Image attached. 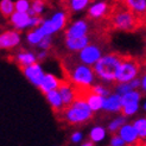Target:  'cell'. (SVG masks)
I'll list each match as a JSON object with an SVG mask.
<instances>
[{
  "instance_id": "cell-1",
  "label": "cell",
  "mask_w": 146,
  "mask_h": 146,
  "mask_svg": "<svg viewBox=\"0 0 146 146\" xmlns=\"http://www.w3.org/2000/svg\"><path fill=\"white\" fill-rule=\"evenodd\" d=\"M111 4L112 6L109 14L104 20L106 31L112 29L123 32H135L144 26L143 20L131 11L122 0H116Z\"/></svg>"
},
{
  "instance_id": "cell-2",
  "label": "cell",
  "mask_w": 146,
  "mask_h": 146,
  "mask_svg": "<svg viewBox=\"0 0 146 146\" xmlns=\"http://www.w3.org/2000/svg\"><path fill=\"white\" fill-rule=\"evenodd\" d=\"M61 64L63 74L65 76L64 78L70 81L72 84L78 87L94 86L96 75L93 70V67L77 62L72 56V54L62 60Z\"/></svg>"
},
{
  "instance_id": "cell-3",
  "label": "cell",
  "mask_w": 146,
  "mask_h": 146,
  "mask_svg": "<svg viewBox=\"0 0 146 146\" xmlns=\"http://www.w3.org/2000/svg\"><path fill=\"white\" fill-rule=\"evenodd\" d=\"M125 54L119 51H109L93 65L95 75L105 82H116V74Z\"/></svg>"
},
{
  "instance_id": "cell-4",
  "label": "cell",
  "mask_w": 146,
  "mask_h": 146,
  "mask_svg": "<svg viewBox=\"0 0 146 146\" xmlns=\"http://www.w3.org/2000/svg\"><path fill=\"white\" fill-rule=\"evenodd\" d=\"M108 45H109V38L108 35H106L100 39L84 46L80 51H76L75 54H72V56H74V58L77 62L82 64L94 65L105 54L109 52Z\"/></svg>"
},
{
  "instance_id": "cell-5",
  "label": "cell",
  "mask_w": 146,
  "mask_h": 146,
  "mask_svg": "<svg viewBox=\"0 0 146 146\" xmlns=\"http://www.w3.org/2000/svg\"><path fill=\"white\" fill-rule=\"evenodd\" d=\"M93 111L86 100L77 99L70 106L64 107L60 113V119L69 125H82L93 118Z\"/></svg>"
},
{
  "instance_id": "cell-6",
  "label": "cell",
  "mask_w": 146,
  "mask_h": 146,
  "mask_svg": "<svg viewBox=\"0 0 146 146\" xmlns=\"http://www.w3.org/2000/svg\"><path fill=\"white\" fill-rule=\"evenodd\" d=\"M145 64L146 61L143 58L125 54L120 64V68L118 70V74H116V83H127L137 78V76L145 68Z\"/></svg>"
},
{
  "instance_id": "cell-7",
  "label": "cell",
  "mask_w": 146,
  "mask_h": 146,
  "mask_svg": "<svg viewBox=\"0 0 146 146\" xmlns=\"http://www.w3.org/2000/svg\"><path fill=\"white\" fill-rule=\"evenodd\" d=\"M68 23V13L58 12L50 20H45L38 29L44 36H51L54 32L60 31Z\"/></svg>"
},
{
  "instance_id": "cell-8",
  "label": "cell",
  "mask_w": 146,
  "mask_h": 146,
  "mask_svg": "<svg viewBox=\"0 0 146 146\" xmlns=\"http://www.w3.org/2000/svg\"><path fill=\"white\" fill-rule=\"evenodd\" d=\"M93 31L90 29L89 21L87 20H77L72 23L67 30H65V39H75V38H81L83 36H87Z\"/></svg>"
},
{
  "instance_id": "cell-9",
  "label": "cell",
  "mask_w": 146,
  "mask_h": 146,
  "mask_svg": "<svg viewBox=\"0 0 146 146\" xmlns=\"http://www.w3.org/2000/svg\"><path fill=\"white\" fill-rule=\"evenodd\" d=\"M58 93L61 94V98L63 101V105L64 107H68L70 106L72 102L75 101V88H74V84H72L70 81L68 80H61L60 86L57 88Z\"/></svg>"
},
{
  "instance_id": "cell-10",
  "label": "cell",
  "mask_w": 146,
  "mask_h": 146,
  "mask_svg": "<svg viewBox=\"0 0 146 146\" xmlns=\"http://www.w3.org/2000/svg\"><path fill=\"white\" fill-rule=\"evenodd\" d=\"M111 6L112 4L107 1H101L93 5L88 10V18L90 20H105L109 14Z\"/></svg>"
},
{
  "instance_id": "cell-11",
  "label": "cell",
  "mask_w": 146,
  "mask_h": 146,
  "mask_svg": "<svg viewBox=\"0 0 146 146\" xmlns=\"http://www.w3.org/2000/svg\"><path fill=\"white\" fill-rule=\"evenodd\" d=\"M23 74L25 75V77L30 81L32 84L39 87L42 81H43V77H44V72H43V69L40 68V65L38 63H35L30 67H26L24 69L20 70Z\"/></svg>"
},
{
  "instance_id": "cell-12",
  "label": "cell",
  "mask_w": 146,
  "mask_h": 146,
  "mask_svg": "<svg viewBox=\"0 0 146 146\" xmlns=\"http://www.w3.org/2000/svg\"><path fill=\"white\" fill-rule=\"evenodd\" d=\"M119 135L122 138L125 143L127 144V146H137L138 143H139V137H138V133L137 131L132 125H129V123H125L123 126H121V128L118 131Z\"/></svg>"
},
{
  "instance_id": "cell-13",
  "label": "cell",
  "mask_w": 146,
  "mask_h": 146,
  "mask_svg": "<svg viewBox=\"0 0 146 146\" xmlns=\"http://www.w3.org/2000/svg\"><path fill=\"white\" fill-rule=\"evenodd\" d=\"M20 43V36L17 31H5L0 35V49H13Z\"/></svg>"
},
{
  "instance_id": "cell-14",
  "label": "cell",
  "mask_w": 146,
  "mask_h": 146,
  "mask_svg": "<svg viewBox=\"0 0 146 146\" xmlns=\"http://www.w3.org/2000/svg\"><path fill=\"white\" fill-rule=\"evenodd\" d=\"M128 9L146 23V0H122Z\"/></svg>"
},
{
  "instance_id": "cell-15",
  "label": "cell",
  "mask_w": 146,
  "mask_h": 146,
  "mask_svg": "<svg viewBox=\"0 0 146 146\" xmlns=\"http://www.w3.org/2000/svg\"><path fill=\"white\" fill-rule=\"evenodd\" d=\"M10 20H11V24L16 27L18 31H20V30H23V29L30 26L31 16L27 12H18V11H16L11 16Z\"/></svg>"
},
{
  "instance_id": "cell-16",
  "label": "cell",
  "mask_w": 146,
  "mask_h": 146,
  "mask_svg": "<svg viewBox=\"0 0 146 146\" xmlns=\"http://www.w3.org/2000/svg\"><path fill=\"white\" fill-rule=\"evenodd\" d=\"M45 98H46L48 102L50 104V106L52 107L54 113L55 114H60L62 112V109L64 108V105H63L61 94L58 93V90L55 89V90H51V92L46 93L45 94Z\"/></svg>"
},
{
  "instance_id": "cell-17",
  "label": "cell",
  "mask_w": 146,
  "mask_h": 146,
  "mask_svg": "<svg viewBox=\"0 0 146 146\" xmlns=\"http://www.w3.org/2000/svg\"><path fill=\"white\" fill-rule=\"evenodd\" d=\"M60 82L61 80L57 78L56 76L51 75V74H45L44 77H43V81L40 83V86L38 88L40 89V92L43 94H46L51 90H55L58 88V86H60Z\"/></svg>"
},
{
  "instance_id": "cell-18",
  "label": "cell",
  "mask_w": 146,
  "mask_h": 146,
  "mask_svg": "<svg viewBox=\"0 0 146 146\" xmlns=\"http://www.w3.org/2000/svg\"><path fill=\"white\" fill-rule=\"evenodd\" d=\"M121 95L116 94H112L108 98H105V102H104V108L107 112H120L121 111Z\"/></svg>"
},
{
  "instance_id": "cell-19",
  "label": "cell",
  "mask_w": 146,
  "mask_h": 146,
  "mask_svg": "<svg viewBox=\"0 0 146 146\" xmlns=\"http://www.w3.org/2000/svg\"><path fill=\"white\" fill-rule=\"evenodd\" d=\"M36 60H37V57H36L32 52H29V51H20V52L16 56V63L18 64L20 70L35 64Z\"/></svg>"
},
{
  "instance_id": "cell-20",
  "label": "cell",
  "mask_w": 146,
  "mask_h": 146,
  "mask_svg": "<svg viewBox=\"0 0 146 146\" xmlns=\"http://www.w3.org/2000/svg\"><path fill=\"white\" fill-rule=\"evenodd\" d=\"M86 101H87V104H88V106L90 107L92 111L96 112V111H99V109H101L102 107H104L105 98L101 96V95H98V94H95L93 92V89H90Z\"/></svg>"
},
{
  "instance_id": "cell-21",
  "label": "cell",
  "mask_w": 146,
  "mask_h": 146,
  "mask_svg": "<svg viewBox=\"0 0 146 146\" xmlns=\"http://www.w3.org/2000/svg\"><path fill=\"white\" fill-rule=\"evenodd\" d=\"M143 96V93L140 90H131L126 94L121 95V104L122 106L125 105H132V104H139V101Z\"/></svg>"
},
{
  "instance_id": "cell-22",
  "label": "cell",
  "mask_w": 146,
  "mask_h": 146,
  "mask_svg": "<svg viewBox=\"0 0 146 146\" xmlns=\"http://www.w3.org/2000/svg\"><path fill=\"white\" fill-rule=\"evenodd\" d=\"M16 11L14 3L12 0H1L0 1V13L4 18H11V16Z\"/></svg>"
},
{
  "instance_id": "cell-23",
  "label": "cell",
  "mask_w": 146,
  "mask_h": 146,
  "mask_svg": "<svg viewBox=\"0 0 146 146\" xmlns=\"http://www.w3.org/2000/svg\"><path fill=\"white\" fill-rule=\"evenodd\" d=\"M133 126L138 133L140 140H145L146 139V116L145 118H140L133 122Z\"/></svg>"
},
{
  "instance_id": "cell-24",
  "label": "cell",
  "mask_w": 146,
  "mask_h": 146,
  "mask_svg": "<svg viewBox=\"0 0 146 146\" xmlns=\"http://www.w3.org/2000/svg\"><path fill=\"white\" fill-rule=\"evenodd\" d=\"M44 4H45V0H33L30 10L27 11V13L30 14L31 17L39 16V14L42 13V11L44 10Z\"/></svg>"
},
{
  "instance_id": "cell-25",
  "label": "cell",
  "mask_w": 146,
  "mask_h": 146,
  "mask_svg": "<svg viewBox=\"0 0 146 146\" xmlns=\"http://www.w3.org/2000/svg\"><path fill=\"white\" fill-rule=\"evenodd\" d=\"M44 37L45 36L40 32V30L38 27L27 33V40H29V43H31V44H39L40 40Z\"/></svg>"
},
{
  "instance_id": "cell-26",
  "label": "cell",
  "mask_w": 146,
  "mask_h": 146,
  "mask_svg": "<svg viewBox=\"0 0 146 146\" xmlns=\"http://www.w3.org/2000/svg\"><path fill=\"white\" fill-rule=\"evenodd\" d=\"M105 135H106V131L102 128V127H94V128L92 129L90 134H89L90 140L94 141V143L102 140V139L105 138Z\"/></svg>"
},
{
  "instance_id": "cell-27",
  "label": "cell",
  "mask_w": 146,
  "mask_h": 146,
  "mask_svg": "<svg viewBox=\"0 0 146 146\" xmlns=\"http://www.w3.org/2000/svg\"><path fill=\"white\" fill-rule=\"evenodd\" d=\"M125 125V118L123 116H121V118H118V119H115L113 120L111 123H109V126H108V129H109V132L115 134V132H118V131L121 128V126Z\"/></svg>"
},
{
  "instance_id": "cell-28",
  "label": "cell",
  "mask_w": 146,
  "mask_h": 146,
  "mask_svg": "<svg viewBox=\"0 0 146 146\" xmlns=\"http://www.w3.org/2000/svg\"><path fill=\"white\" fill-rule=\"evenodd\" d=\"M88 3H90V0H70V9L75 12L82 11Z\"/></svg>"
},
{
  "instance_id": "cell-29",
  "label": "cell",
  "mask_w": 146,
  "mask_h": 146,
  "mask_svg": "<svg viewBox=\"0 0 146 146\" xmlns=\"http://www.w3.org/2000/svg\"><path fill=\"white\" fill-rule=\"evenodd\" d=\"M138 107H139V104H132V105H125L121 107V114L122 116H128L132 115L138 111Z\"/></svg>"
},
{
  "instance_id": "cell-30",
  "label": "cell",
  "mask_w": 146,
  "mask_h": 146,
  "mask_svg": "<svg viewBox=\"0 0 146 146\" xmlns=\"http://www.w3.org/2000/svg\"><path fill=\"white\" fill-rule=\"evenodd\" d=\"M14 7L18 12H27L30 10V3H29V0H17Z\"/></svg>"
},
{
  "instance_id": "cell-31",
  "label": "cell",
  "mask_w": 146,
  "mask_h": 146,
  "mask_svg": "<svg viewBox=\"0 0 146 146\" xmlns=\"http://www.w3.org/2000/svg\"><path fill=\"white\" fill-rule=\"evenodd\" d=\"M111 146H127V144L119 134H113L111 140Z\"/></svg>"
},
{
  "instance_id": "cell-32",
  "label": "cell",
  "mask_w": 146,
  "mask_h": 146,
  "mask_svg": "<svg viewBox=\"0 0 146 146\" xmlns=\"http://www.w3.org/2000/svg\"><path fill=\"white\" fill-rule=\"evenodd\" d=\"M141 78H140V92L143 95H146V68L144 71H141Z\"/></svg>"
},
{
  "instance_id": "cell-33",
  "label": "cell",
  "mask_w": 146,
  "mask_h": 146,
  "mask_svg": "<svg viewBox=\"0 0 146 146\" xmlns=\"http://www.w3.org/2000/svg\"><path fill=\"white\" fill-rule=\"evenodd\" d=\"M50 45H51V37H50V36H45V37L43 38V39L40 40V43H39V46H40L42 49H44V50L49 49Z\"/></svg>"
},
{
  "instance_id": "cell-34",
  "label": "cell",
  "mask_w": 146,
  "mask_h": 146,
  "mask_svg": "<svg viewBox=\"0 0 146 146\" xmlns=\"http://www.w3.org/2000/svg\"><path fill=\"white\" fill-rule=\"evenodd\" d=\"M81 137H82V134H81V133L76 132V133H74V134L71 135V140L74 141V143H77V141L81 140Z\"/></svg>"
},
{
  "instance_id": "cell-35",
  "label": "cell",
  "mask_w": 146,
  "mask_h": 146,
  "mask_svg": "<svg viewBox=\"0 0 146 146\" xmlns=\"http://www.w3.org/2000/svg\"><path fill=\"white\" fill-rule=\"evenodd\" d=\"M45 56H46V52L44 51V52H42V54H39V55H38V60H44Z\"/></svg>"
},
{
  "instance_id": "cell-36",
  "label": "cell",
  "mask_w": 146,
  "mask_h": 146,
  "mask_svg": "<svg viewBox=\"0 0 146 146\" xmlns=\"http://www.w3.org/2000/svg\"><path fill=\"white\" fill-rule=\"evenodd\" d=\"M82 146H95V145H94V141H87V143H84Z\"/></svg>"
},
{
  "instance_id": "cell-37",
  "label": "cell",
  "mask_w": 146,
  "mask_h": 146,
  "mask_svg": "<svg viewBox=\"0 0 146 146\" xmlns=\"http://www.w3.org/2000/svg\"><path fill=\"white\" fill-rule=\"evenodd\" d=\"M137 146H146V139L145 140H139V143H138Z\"/></svg>"
},
{
  "instance_id": "cell-38",
  "label": "cell",
  "mask_w": 146,
  "mask_h": 146,
  "mask_svg": "<svg viewBox=\"0 0 146 146\" xmlns=\"http://www.w3.org/2000/svg\"><path fill=\"white\" fill-rule=\"evenodd\" d=\"M145 109H146V104H145Z\"/></svg>"
}]
</instances>
